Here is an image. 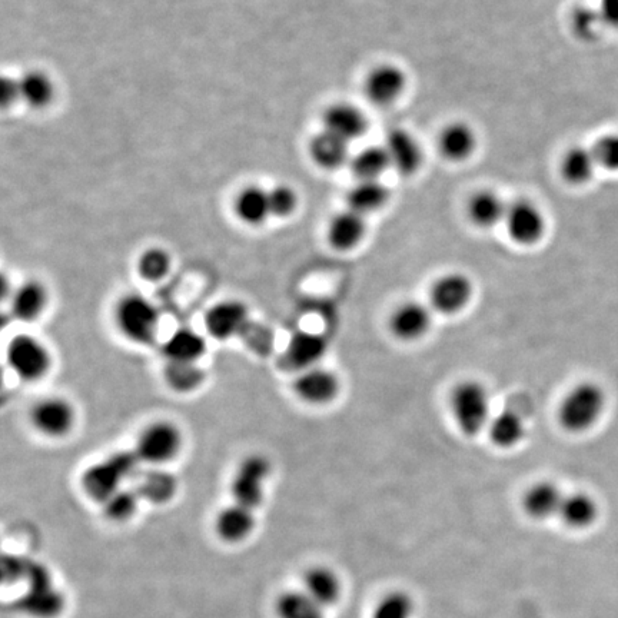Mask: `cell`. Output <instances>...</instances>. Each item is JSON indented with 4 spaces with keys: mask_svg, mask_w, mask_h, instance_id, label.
<instances>
[{
    "mask_svg": "<svg viewBox=\"0 0 618 618\" xmlns=\"http://www.w3.org/2000/svg\"><path fill=\"white\" fill-rule=\"evenodd\" d=\"M606 392L596 382L574 385L558 408V420L570 433H584L597 425L606 410Z\"/></svg>",
    "mask_w": 618,
    "mask_h": 618,
    "instance_id": "1",
    "label": "cell"
},
{
    "mask_svg": "<svg viewBox=\"0 0 618 618\" xmlns=\"http://www.w3.org/2000/svg\"><path fill=\"white\" fill-rule=\"evenodd\" d=\"M139 460L135 451H119L109 455L101 463L92 465L82 475V487L93 500H108L128 478L134 477L138 471Z\"/></svg>",
    "mask_w": 618,
    "mask_h": 618,
    "instance_id": "2",
    "label": "cell"
},
{
    "mask_svg": "<svg viewBox=\"0 0 618 618\" xmlns=\"http://www.w3.org/2000/svg\"><path fill=\"white\" fill-rule=\"evenodd\" d=\"M451 412L457 427L464 434L481 433L490 425V397L487 388L477 381H464L451 392Z\"/></svg>",
    "mask_w": 618,
    "mask_h": 618,
    "instance_id": "3",
    "label": "cell"
},
{
    "mask_svg": "<svg viewBox=\"0 0 618 618\" xmlns=\"http://www.w3.org/2000/svg\"><path fill=\"white\" fill-rule=\"evenodd\" d=\"M115 321L129 341L151 344L159 327L158 308L142 295H125L116 304Z\"/></svg>",
    "mask_w": 618,
    "mask_h": 618,
    "instance_id": "4",
    "label": "cell"
},
{
    "mask_svg": "<svg viewBox=\"0 0 618 618\" xmlns=\"http://www.w3.org/2000/svg\"><path fill=\"white\" fill-rule=\"evenodd\" d=\"M6 360L16 377L23 381H38L51 368V354L38 338L32 335H16L8 345Z\"/></svg>",
    "mask_w": 618,
    "mask_h": 618,
    "instance_id": "5",
    "label": "cell"
},
{
    "mask_svg": "<svg viewBox=\"0 0 618 618\" xmlns=\"http://www.w3.org/2000/svg\"><path fill=\"white\" fill-rule=\"evenodd\" d=\"M181 447L179 428L168 421H158L142 431L134 451L141 463L161 465L174 460Z\"/></svg>",
    "mask_w": 618,
    "mask_h": 618,
    "instance_id": "6",
    "label": "cell"
},
{
    "mask_svg": "<svg viewBox=\"0 0 618 618\" xmlns=\"http://www.w3.org/2000/svg\"><path fill=\"white\" fill-rule=\"evenodd\" d=\"M271 465L262 455H251L239 465L231 491L235 503L255 510L264 498V483L267 481Z\"/></svg>",
    "mask_w": 618,
    "mask_h": 618,
    "instance_id": "7",
    "label": "cell"
},
{
    "mask_svg": "<svg viewBox=\"0 0 618 618\" xmlns=\"http://www.w3.org/2000/svg\"><path fill=\"white\" fill-rule=\"evenodd\" d=\"M504 221L511 239L520 245L537 244L546 232L543 212L530 201H517L508 206Z\"/></svg>",
    "mask_w": 618,
    "mask_h": 618,
    "instance_id": "8",
    "label": "cell"
},
{
    "mask_svg": "<svg viewBox=\"0 0 618 618\" xmlns=\"http://www.w3.org/2000/svg\"><path fill=\"white\" fill-rule=\"evenodd\" d=\"M33 427L48 437H63L75 424V410L71 402L63 398H45L31 411Z\"/></svg>",
    "mask_w": 618,
    "mask_h": 618,
    "instance_id": "9",
    "label": "cell"
},
{
    "mask_svg": "<svg viewBox=\"0 0 618 618\" xmlns=\"http://www.w3.org/2000/svg\"><path fill=\"white\" fill-rule=\"evenodd\" d=\"M248 324V308L237 299L218 302L205 314V328L215 340H229L241 334Z\"/></svg>",
    "mask_w": 618,
    "mask_h": 618,
    "instance_id": "10",
    "label": "cell"
},
{
    "mask_svg": "<svg viewBox=\"0 0 618 618\" xmlns=\"http://www.w3.org/2000/svg\"><path fill=\"white\" fill-rule=\"evenodd\" d=\"M473 297V284L464 274H447L434 282L430 292L431 307L441 314L461 311Z\"/></svg>",
    "mask_w": 618,
    "mask_h": 618,
    "instance_id": "11",
    "label": "cell"
},
{
    "mask_svg": "<svg viewBox=\"0 0 618 618\" xmlns=\"http://www.w3.org/2000/svg\"><path fill=\"white\" fill-rule=\"evenodd\" d=\"M407 86V76L398 66L385 65L377 66L368 73L365 81V95L375 105H391L400 99Z\"/></svg>",
    "mask_w": 618,
    "mask_h": 618,
    "instance_id": "12",
    "label": "cell"
},
{
    "mask_svg": "<svg viewBox=\"0 0 618 618\" xmlns=\"http://www.w3.org/2000/svg\"><path fill=\"white\" fill-rule=\"evenodd\" d=\"M328 351V341L318 332L298 331L292 335L285 350V361L289 368L305 371L318 367V362Z\"/></svg>",
    "mask_w": 618,
    "mask_h": 618,
    "instance_id": "13",
    "label": "cell"
},
{
    "mask_svg": "<svg viewBox=\"0 0 618 618\" xmlns=\"http://www.w3.org/2000/svg\"><path fill=\"white\" fill-rule=\"evenodd\" d=\"M294 391L309 404H327L340 392V380L334 372L321 367L302 371L294 382Z\"/></svg>",
    "mask_w": 618,
    "mask_h": 618,
    "instance_id": "14",
    "label": "cell"
},
{
    "mask_svg": "<svg viewBox=\"0 0 618 618\" xmlns=\"http://www.w3.org/2000/svg\"><path fill=\"white\" fill-rule=\"evenodd\" d=\"M391 168L401 175H412L423 165V149L417 139L405 129H392L384 145Z\"/></svg>",
    "mask_w": 618,
    "mask_h": 618,
    "instance_id": "15",
    "label": "cell"
},
{
    "mask_svg": "<svg viewBox=\"0 0 618 618\" xmlns=\"http://www.w3.org/2000/svg\"><path fill=\"white\" fill-rule=\"evenodd\" d=\"M430 308L420 302L408 301L392 312L390 328L400 340L411 341L423 337L430 330Z\"/></svg>",
    "mask_w": 618,
    "mask_h": 618,
    "instance_id": "16",
    "label": "cell"
},
{
    "mask_svg": "<svg viewBox=\"0 0 618 618\" xmlns=\"http://www.w3.org/2000/svg\"><path fill=\"white\" fill-rule=\"evenodd\" d=\"M325 131L340 136L350 144L367 132L368 119L357 106L337 103L328 108L324 115Z\"/></svg>",
    "mask_w": 618,
    "mask_h": 618,
    "instance_id": "17",
    "label": "cell"
},
{
    "mask_svg": "<svg viewBox=\"0 0 618 618\" xmlns=\"http://www.w3.org/2000/svg\"><path fill=\"white\" fill-rule=\"evenodd\" d=\"M367 232L364 215L348 209L335 215L328 227V241L332 247L340 251H348L357 247Z\"/></svg>",
    "mask_w": 618,
    "mask_h": 618,
    "instance_id": "18",
    "label": "cell"
},
{
    "mask_svg": "<svg viewBox=\"0 0 618 618\" xmlns=\"http://www.w3.org/2000/svg\"><path fill=\"white\" fill-rule=\"evenodd\" d=\"M312 600L317 601L321 607H328L338 603L342 596V584L340 577L335 571L327 567H314L305 574L304 588Z\"/></svg>",
    "mask_w": 618,
    "mask_h": 618,
    "instance_id": "19",
    "label": "cell"
},
{
    "mask_svg": "<svg viewBox=\"0 0 618 618\" xmlns=\"http://www.w3.org/2000/svg\"><path fill=\"white\" fill-rule=\"evenodd\" d=\"M48 304V292L41 282L28 281L12 294L11 311L16 320L32 322L38 320Z\"/></svg>",
    "mask_w": 618,
    "mask_h": 618,
    "instance_id": "20",
    "label": "cell"
},
{
    "mask_svg": "<svg viewBox=\"0 0 618 618\" xmlns=\"http://www.w3.org/2000/svg\"><path fill=\"white\" fill-rule=\"evenodd\" d=\"M255 527L254 510L234 503L224 508L218 514L217 528L218 536L228 543H239L245 540L252 533Z\"/></svg>",
    "mask_w": 618,
    "mask_h": 618,
    "instance_id": "21",
    "label": "cell"
},
{
    "mask_svg": "<svg viewBox=\"0 0 618 618\" xmlns=\"http://www.w3.org/2000/svg\"><path fill=\"white\" fill-rule=\"evenodd\" d=\"M564 494L556 484L537 483L533 487L528 488L523 498V507L530 517L536 520H546L560 513L561 504H563Z\"/></svg>",
    "mask_w": 618,
    "mask_h": 618,
    "instance_id": "22",
    "label": "cell"
},
{
    "mask_svg": "<svg viewBox=\"0 0 618 618\" xmlns=\"http://www.w3.org/2000/svg\"><path fill=\"white\" fill-rule=\"evenodd\" d=\"M477 146V136L471 126L463 122L448 125L440 136V149L445 158L461 162L470 158Z\"/></svg>",
    "mask_w": 618,
    "mask_h": 618,
    "instance_id": "23",
    "label": "cell"
},
{
    "mask_svg": "<svg viewBox=\"0 0 618 618\" xmlns=\"http://www.w3.org/2000/svg\"><path fill=\"white\" fill-rule=\"evenodd\" d=\"M205 351L204 338L189 328L175 331L164 344V354L168 362H198Z\"/></svg>",
    "mask_w": 618,
    "mask_h": 618,
    "instance_id": "24",
    "label": "cell"
},
{
    "mask_svg": "<svg viewBox=\"0 0 618 618\" xmlns=\"http://www.w3.org/2000/svg\"><path fill=\"white\" fill-rule=\"evenodd\" d=\"M558 515L568 527L577 530L593 526L598 517L597 501L586 493L564 495Z\"/></svg>",
    "mask_w": 618,
    "mask_h": 618,
    "instance_id": "25",
    "label": "cell"
},
{
    "mask_svg": "<svg viewBox=\"0 0 618 618\" xmlns=\"http://www.w3.org/2000/svg\"><path fill=\"white\" fill-rule=\"evenodd\" d=\"M508 206L495 192L481 191L471 198L468 214L471 221L481 228H490L504 221Z\"/></svg>",
    "mask_w": 618,
    "mask_h": 618,
    "instance_id": "26",
    "label": "cell"
},
{
    "mask_svg": "<svg viewBox=\"0 0 618 618\" xmlns=\"http://www.w3.org/2000/svg\"><path fill=\"white\" fill-rule=\"evenodd\" d=\"M311 155L322 168H340L348 161V156H350L348 142L341 139L340 136L324 131L315 136L314 141L311 142Z\"/></svg>",
    "mask_w": 618,
    "mask_h": 618,
    "instance_id": "27",
    "label": "cell"
},
{
    "mask_svg": "<svg viewBox=\"0 0 618 618\" xmlns=\"http://www.w3.org/2000/svg\"><path fill=\"white\" fill-rule=\"evenodd\" d=\"M488 431L495 445L500 448H511L523 440L526 434V424L518 412L504 410L491 418Z\"/></svg>",
    "mask_w": 618,
    "mask_h": 618,
    "instance_id": "28",
    "label": "cell"
},
{
    "mask_svg": "<svg viewBox=\"0 0 618 618\" xmlns=\"http://www.w3.org/2000/svg\"><path fill=\"white\" fill-rule=\"evenodd\" d=\"M22 610L38 618H53L63 610L62 594L55 587L29 588L28 593L22 597Z\"/></svg>",
    "mask_w": 618,
    "mask_h": 618,
    "instance_id": "29",
    "label": "cell"
},
{
    "mask_svg": "<svg viewBox=\"0 0 618 618\" xmlns=\"http://www.w3.org/2000/svg\"><path fill=\"white\" fill-rule=\"evenodd\" d=\"M390 192L380 181H360L348 194V206L361 215L371 214L387 204Z\"/></svg>",
    "mask_w": 618,
    "mask_h": 618,
    "instance_id": "30",
    "label": "cell"
},
{
    "mask_svg": "<svg viewBox=\"0 0 618 618\" xmlns=\"http://www.w3.org/2000/svg\"><path fill=\"white\" fill-rule=\"evenodd\" d=\"M175 477L172 474L162 470H151L139 478L135 490L138 491L139 497L144 500L151 501L155 504L168 503L176 493Z\"/></svg>",
    "mask_w": 618,
    "mask_h": 618,
    "instance_id": "31",
    "label": "cell"
},
{
    "mask_svg": "<svg viewBox=\"0 0 618 618\" xmlns=\"http://www.w3.org/2000/svg\"><path fill=\"white\" fill-rule=\"evenodd\" d=\"M235 211L239 219L249 225L262 224L271 215L269 192L258 186H249L239 194L235 202Z\"/></svg>",
    "mask_w": 618,
    "mask_h": 618,
    "instance_id": "32",
    "label": "cell"
},
{
    "mask_svg": "<svg viewBox=\"0 0 618 618\" xmlns=\"http://www.w3.org/2000/svg\"><path fill=\"white\" fill-rule=\"evenodd\" d=\"M597 165L594 149L576 146V148H571L564 156L561 171L570 184L583 185L590 181Z\"/></svg>",
    "mask_w": 618,
    "mask_h": 618,
    "instance_id": "33",
    "label": "cell"
},
{
    "mask_svg": "<svg viewBox=\"0 0 618 618\" xmlns=\"http://www.w3.org/2000/svg\"><path fill=\"white\" fill-rule=\"evenodd\" d=\"M277 614L279 618H325V608L304 590H291L278 598Z\"/></svg>",
    "mask_w": 618,
    "mask_h": 618,
    "instance_id": "34",
    "label": "cell"
},
{
    "mask_svg": "<svg viewBox=\"0 0 618 618\" xmlns=\"http://www.w3.org/2000/svg\"><path fill=\"white\" fill-rule=\"evenodd\" d=\"M390 158L384 146H368L352 158V172L360 181H378V178L390 168Z\"/></svg>",
    "mask_w": 618,
    "mask_h": 618,
    "instance_id": "35",
    "label": "cell"
},
{
    "mask_svg": "<svg viewBox=\"0 0 618 618\" xmlns=\"http://www.w3.org/2000/svg\"><path fill=\"white\" fill-rule=\"evenodd\" d=\"M165 380L176 392H191L204 382L205 377L198 362H168Z\"/></svg>",
    "mask_w": 618,
    "mask_h": 618,
    "instance_id": "36",
    "label": "cell"
},
{
    "mask_svg": "<svg viewBox=\"0 0 618 618\" xmlns=\"http://www.w3.org/2000/svg\"><path fill=\"white\" fill-rule=\"evenodd\" d=\"M21 98L32 108H43L53 98V85L45 73L32 71L26 73L19 81Z\"/></svg>",
    "mask_w": 618,
    "mask_h": 618,
    "instance_id": "37",
    "label": "cell"
},
{
    "mask_svg": "<svg viewBox=\"0 0 618 618\" xmlns=\"http://www.w3.org/2000/svg\"><path fill=\"white\" fill-rule=\"evenodd\" d=\"M139 500L141 497L135 488H121L108 500L103 501V513L109 520L122 523V521L129 520L138 510Z\"/></svg>",
    "mask_w": 618,
    "mask_h": 618,
    "instance_id": "38",
    "label": "cell"
},
{
    "mask_svg": "<svg viewBox=\"0 0 618 618\" xmlns=\"http://www.w3.org/2000/svg\"><path fill=\"white\" fill-rule=\"evenodd\" d=\"M415 604L410 594L404 591H392L382 597L372 611V618H412Z\"/></svg>",
    "mask_w": 618,
    "mask_h": 618,
    "instance_id": "39",
    "label": "cell"
},
{
    "mask_svg": "<svg viewBox=\"0 0 618 618\" xmlns=\"http://www.w3.org/2000/svg\"><path fill=\"white\" fill-rule=\"evenodd\" d=\"M139 274L146 281H161L171 269V257L161 248H151L142 254L138 264Z\"/></svg>",
    "mask_w": 618,
    "mask_h": 618,
    "instance_id": "40",
    "label": "cell"
},
{
    "mask_svg": "<svg viewBox=\"0 0 618 618\" xmlns=\"http://www.w3.org/2000/svg\"><path fill=\"white\" fill-rule=\"evenodd\" d=\"M297 195L289 186H277L269 191V206L271 214L277 217H288L297 208Z\"/></svg>",
    "mask_w": 618,
    "mask_h": 618,
    "instance_id": "41",
    "label": "cell"
},
{
    "mask_svg": "<svg viewBox=\"0 0 618 618\" xmlns=\"http://www.w3.org/2000/svg\"><path fill=\"white\" fill-rule=\"evenodd\" d=\"M594 154L598 165L610 171H618V134H610L600 139L594 146Z\"/></svg>",
    "mask_w": 618,
    "mask_h": 618,
    "instance_id": "42",
    "label": "cell"
},
{
    "mask_svg": "<svg viewBox=\"0 0 618 618\" xmlns=\"http://www.w3.org/2000/svg\"><path fill=\"white\" fill-rule=\"evenodd\" d=\"M18 98H21V85H19V82L16 79L3 78L2 93H0L2 105H12Z\"/></svg>",
    "mask_w": 618,
    "mask_h": 618,
    "instance_id": "43",
    "label": "cell"
},
{
    "mask_svg": "<svg viewBox=\"0 0 618 618\" xmlns=\"http://www.w3.org/2000/svg\"><path fill=\"white\" fill-rule=\"evenodd\" d=\"M604 12L610 13L611 18H618V0H604Z\"/></svg>",
    "mask_w": 618,
    "mask_h": 618,
    "instance_id": "44",
    "label": "cell"
}]
</instances>
